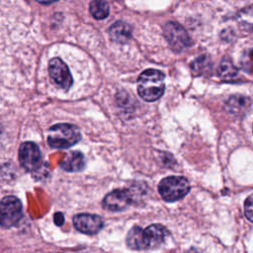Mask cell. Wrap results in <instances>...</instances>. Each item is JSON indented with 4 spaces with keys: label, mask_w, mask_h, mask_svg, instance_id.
I'll return each mask as SVG.
<instances>
[{
    "label": "cell",
    "mask_w": 253,
    "mask_h": 253,
    "mask_svg": "<svg viewBox=\"0 0 253 253\" xmlns=\"http://www.w3.org/2000/svg\"><path fill=\"white\" fill-rule=\"evenodd\" d=\"M53 220H54V223H55L56 225L60 226V225H62L63 222H64V215H63L61 212L58 211V212L54 213V215H53Z\"/></svg>",
    "instance_id": "obj_19"
},
{
    "label": "cell",
    "mask_w": 253,
    "mask_h": 253,
    "mask_svg": "<svg viewBox=\"0 0 253 253\" xmlns=\"http://www.w3.org/2000/svg\"><path fill=\"white\" fill-rule=\"evenodd\" d=\"M190 191V184L185 177L169 176L162 179L158 192L166 202H175L184 198Z\"/></svg>",
    "instance_id": "obj_3"
},
{
    "label": "cell",
    "mask_w": 253,
    "mask_h": 253,
    "mask_svg": "<svg viewBox=\"0 0 253 253\" xmlns=\"http://www.w3.org/2000/svg\"><path fill=\"white\" fill-rule=\"evenodd\" d=\"M81 138L78 127L71 124H57L48 129L47 143L52 148H68Z\"/></svg>",
    "instance_id": "obj_2"
},
{
    "label": "cell",
    "mask_w": 253,
    "mask_h": 253,
    "mask_svg": "<svg viewBox=\"0 0 253 253\" xmlns=\"http://www.w3.org/2000/svg\"><path fill=\"white\" fill-rule=\"evenodd\" d=\"M89 11L96 20H103L109 16L110 7L105 0H93L89 5Z\"/></svg>",
    "instance_id": "obj_15"
},
{
    "label": "cell",
    "mask_w": 253,
    "mask_h": 253,
    "mask_svg": "<svg viewBox=\"0 0 253 253\" xmlns=\"http://www.w3.org/2000/svg\"><path fill=\"white\" fill-rule=\"evenodd\" d=\"M1 226L8 228L15 225L22 217L23 207L21 201L15 196L4 197L0 204Z\"/></svg>",
    "instance_id": "obj_5"
},
{
    "label": "cell",
    "mask_w": 253,
    "mask_h": 253,
    "mask_svg": "<svg viewBox=\"0 0 253 253\" xmlns=\"http://www.w3.org/2000/svg\"><path fill=\"white\" fill-rule=\"evenodd\" d=\"M165 75L157 69L144 70L137 79V92L146 102L160 99L165 90Z\"/></svg>",
    "instance_id": "obj_1"
},
{
    "label": "cell",
    "mask_w": 253,
    "mask_h": 253,
    "mask_svg": "<svg viewBox=\"0 0 253 253\" xmlns=\"http://www.w3.org/2000/svg\"><path fill=\"white\" fill-rule=\"evenodd\" d=\"M186 253H200L198 250H196V249H194V248H192V249H190V250H188Z\"/></svg>",
    "instance_id": "obj_20"
},
{
    "label": "cell",
    "mask_w": 253,
    "mask_h": 253,
    "mask_svg": "<svg viewBox=\"0 0 253 253\" xmlns=\"http://www.w3.org/2000/svg\"><path fill=\"white\" fill-rule=\"evenodd\" d=\"M217 73L224 80H231L237 75V69L228 58H223L218 66Z\"/></svg>",
    "instance_id": "obj_16"
},
{
    "label": "cell",
    "mask_w": 253,
    "mask_h": 253,
    "mask_svg": "<svg viewBox=\"0 0 253 253\" xmlns=\"http://www.w3.org/2000/svg\"><path fill=\"white\" fill-rule=\"evenodd\" d=\"M144 231L148 239L150 248L154 246H159L164 241L166 235L168 234L167 229L163 225L157 223L147 226L144 229Z\"/></svg>",
    "instance_id": "obj_13"
},
{
    "label": "cell",
    "mask_w": 253,
    "mask_h": 253,
    "mask_svg": "<svg viewBox=\"0 0 253 253\" xmlns=\"http://www.w3.org/2000/svg\"><path fill=\"white\" fill-rule=\"evenodd\" d=\"M163 34L169 45L175 51H183L192 44V40L187 31L176 22H168L164 26Z\"/></svg>",
    "instance_id": "obj_4"
},
{
    "label": "cell",
    "mask_w": 253,
    "mask_h": 253,
    "mask_svg": "<svg viewBox=\"0 0 253 253\" xmlns=\"http://www.w3.org/2000/svg\"><path fill=\"white\" fill-rule=\"evenodd\" d=\"M249 99L240 95L231 96L225 103V110L233 115L243 114L249 107Z\"/></svg>",
    "instance_id": "obj_14"
},
{
    "label": "cell",
    "mask_w": 253,
    "mask_h": 253,
    "mask_svg": "<svg viewBox=\"0 0 253 253\" xmlns=\"http://www.w3.org/2000/svg\"><path fill=\"white\" fill-rule=\"evenodd\" d=\"M19 161L26 171L32 172L39 169L42 163V154L39 146L32 141L22 143L19 148Z\"/></svg>",
    "instance_id": "obj_7"
},
{
    "label": "cell",
    "mask_w": 253,
    "mask_h": 253,
    "mask_svg": "<svg viewBox=\"0 0 253 253\" xmlns=\"http://www.w3.org/2000/svg\"><path fill=\"white\" fill-rule=\"evenodd\" d=\"M208 62H209V59H207L205 56L197 58V60L192 64V68L196 73H202L207 68Z\"/></svg>",
    "instance_id": "obj_17"
},
{
    "label": "cell",
    "mask_w": 253,
    "mask_h": 253,
    "mask_svg": "<svg viewBox=\"0 0 253 253\" xmlns=\"http://www.w3.org/2000/svg\"><path fill=\"white\" fill-rule=\"evenodd\" d=\"M60 166L67 172L81 171L85 167V157L79 151H71L66 154Z\"/></svg>",
    "instance_id": "obj_12"
},
{
    "label": "cell",
    "mask_w": 253,
    "mask_h": 253,
    "mask_svg": "<svg viewBox=\"0 0 253 253\" xmlns=\"http://www.w3.org/2000/svg\"><path fill=\"white\" fill-rule=\"evenodd\" d=\"M111 40L118 43H126L131 37V27L123 21L114 23L109 29Z\"/></svg>",
    "instance_id": "obj_11"
},
{
    "label": "cell",
    "mask_w": 253,
    "mask_h": 253,
    "mask_svg": "<svg viewBox=\"0 0 253 253\" xmlns=\"http://www.w3.org/2000/svg\"><path fill=\"white\" fill-rule=\"evenodd\" d=\"M48 74L53 83L59 88L67 91L71 87V73L66 63L59 57H53L48 61Z\"/></svg>",
    "instance_id": "obj_6"
},
{
    "label": "cell",
    "mask_w": 253,
    "mask_h": 253,
    "mask_svg": "<svg viewBox=\"0 0 253 253\" xmlns=\"http://www.w3.org/2000/svg\"><path fill=\"white\" fill-rule=\"evenodd\" d=\"M74 227L85 234H95L99 232L104 223L99 215L91 213H79L73 217Z\"/></svg>",
    "instance_id": "obj_9"
},
{
    "label": "cell",
    "mask_w": 253,
    "mask_h": 253,
    "mask_svg": "<svg viewBox=\"0 0 253 253\" xmlns=\"http://www.w3.org/2000/svg\"><path fill=\"white\" fill-rule=\"evenodd\" d=\"M244 211L246 217L253 222V194L246 199L244 203Z\"/></svg>",
    "instance_id": "obj_18"
},
{
    "label": "cell",
    "mask_w": 253,
    "mask_h": 253,
    "mask_svg": "<svg viewBox=\"0 0 253 253\" xmlns=\"http://www.w3.org/2000/svg\"><path fill=\"white\" fill-rule=\"evenodd\" d=\"M131 202V195L128 190L117 189L106 195L102 205L103 207L112 211H121L126 210Z\"/></svg>",
    "instance_id": "obj_8"
},
{
    "label": "cell",
    "mask_w": 253,
    "mask_h": 253,
    "mask_svg": "<svg viewBox=\"0 0 253 253\" xmlns=\"http://www.w3.org/2000/svg\"><path fill=\"white\" fill-rule=\"evenodd\" d=\"M126 244L129 248L135 250L150 248L145 231L139 226H133L128 231L126 235Z\"/></svg>",
    "instance_id": "obj_10"
}]
</instances>
